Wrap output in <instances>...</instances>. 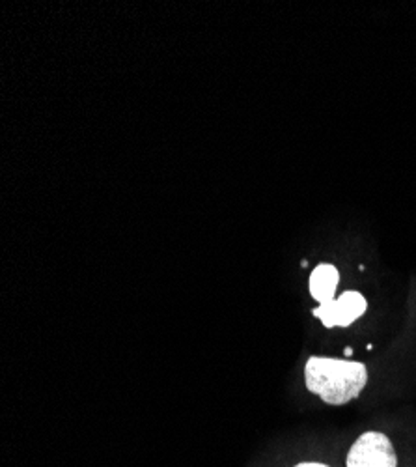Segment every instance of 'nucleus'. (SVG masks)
I'll list each match as a JSON object with an SVG mask.
<instances>
[{
	"instance_id": "f257e3e1",
	"label": "nucleus",
	"mask_w": 416,
	"mask_h": 467,
	"mask_svg": "<svg viewBox=\"0 0 416 467\" xmlns=\"http://www.w3.org/2000/svg\"><path fill=\"white\" fill-rule=\"evenodd\" d=\"M305 381L310 393L325 404L344 406L355 400L368 383L364 363L330 358H310L305 365Z\"/></svg>"
},
{
	"instance_id": "f03ea898",
	"label": "nucleus",
	"mask_w": 416,
	"mask_h": 467,
	"mask_svg": "<svg viewBox=\"0 0 416 467\" xmlns=\"http://www.w3.org/2000/svg\"><path fill=\"white\" fill-rule=\"evenodd\" d=\"M348 467H398L391 440L381 432L362 434L348 454Z\"/></svg>"
},
{
	"instance_id": "7ed1b4c3",
	"label": "nucleus",
	"mask_w": 416,
	"mask_h": 467,
	"mask_svg": "<svg viewBox=\"0 0 416 467\" xmlns=\"http://www.w3.org/2000/svg\"><path fill=\"white\" fill-rule=\"evenodd\" d=\"M368 308V303L360 292H344L338 299L314 308V317L321 320L325 327H348L359 320Z\"/></svg>"
},
{
	"instance_id": "20e7f679",
	"label": "nucleus",
	"mask_w": 416,
	"mask_h": 467,
	"mask_svg": "<svg viewBox=\"0 0 416 467\" xmlns=\"http://www.w3.org/2000/svg\"><path fill=\"white\" fill-rule=\"evenodd\" d=\"M340 283V271L336 269V265L332 264H320L310 275L309 281V288H310V296L320 303H330L334 301V294Z\"/></svg>"
},
{
	"instance_id": "39448f33",
	"label": "nucleus",
	"mask_w": 416,
	"mask_h": 467,
	"mask_svg": "<svg viewBox=\"0 0 416 467\" xmlns=\"http://www.w3.org/2000/svg\"><path fill=\"white\" fill-rule=\"evenodd\" d=\"M295 467H329L325 463H318V462H305V463H299Z\"/></svg>"
}]
</instances>
